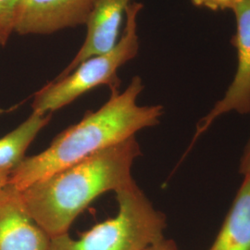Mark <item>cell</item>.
<instances>
[{
	"label": "cell",
	"instance_id": "obj_1",
	"mask_svg": "<svg viewBox=\"0 0 250 250\" xmlns=\"http://www.w3.org/2000/svg\"><path fill=\"white\" fill-rule=\"evenodd\" d=\"M143 89L142 79L134 76L123 93L111 91L110 98L99 109L87 112L78 124L58 134L44 151L26 157L11 170L9 185L22 191L37 181L135 136L143 129L159 125L164 113L161 105L137 104Z\"/></svg>",
	"mask_w": 250,
	"mask_h": 250
},
{
	"label": "cell",
	"instance_id": "obj_2",
	"mask_svg": "<svg viewBox=\"0 0 250 250\" xmlns=\"http://www.w3.org/2000/svg\"><path fill=\"white\" fill-rule=\"evenodd\" d=\"M141 155L133 136L21 191L32 218L50 238L69 233L74 220L97 197L134 183L132 167Z\"/></svg>",
	"mask_w": 250,
	"mask_h": 250
},
{
	"label": "cell",
	"instance_id": "obj_3",
	"mask_svg": "<svg viewBox=\"0 0 250 250\" xmlns=\"http://www.w3.org/2000/svg\"><path fill=\"white\" fill-rule=\"evenodd\" d=\"M116 194L118 214L79 238L69 233L51 238L47 250H145L164 238L166 216L156 209L134 182Z\"/></svg>",
	"mask_w": 250,
	"mask_h": 250
},
{
	"label": "cell",
	"instance_id": "obj_4",
	"mask_svg": "<svg viewBox=\"0 0 250 250\" xmlns=\"http://www.w3.org/2000/svg\"><path fill=\"white\" fill-rule=\"evenodd\" d=\"M142 9L141 3L134 2L129 5L124 33L112 49L90 57L72 72L38 90L32 104L33 111L41 114L52 113L100 85H107L111 91L119 90V69L134 59L139 51L137 18Z\"/></svg>",
	"mask_w": 250,
	"mask_h": 250
},
{
	"label": "cell",
	"instance_id": "obj_5",
	"mask_svg": "<svg viewBox=\"0 0 250 250\" xmlns=\"http://www.w3.org/2000/svg\"><path fill=\"white\" fill-rule=\"evenodd\" d=\"M232 10L236 21L232 45L236 49L237 68L223 99L197 123L192 145L218 118L231 112L241 115L250 113V0H237Z\"/></svg>",
	"mask_w": 250,
	"mask_h": 250
},
{
	"label": "cell",
	"instance_id": "obj_6",
	"mask_svg": "<svg viewBox=\"0 0 250 250\" xmlns=\"http://www.w3.org/2000/svg\"><path fill=\"white\" fill-rule=\"evenodd\" d=\"M96 0H20L15 33L50 35L86 24Z\"/></svg>",
	"mask_w": 250,
	"mask_h": 250
},
{
	"label": "cell",
	"instance_id": "obj_7",
	"mask_svg": "<svg viewBox=\"0 0 250 250\" xmlns=\"http://www.w3.org/2000/svg\"><path fill=\"white\" fill-rule=\"evenodd\" d=\"M51 238L27 209L21 191L0 190V250H47Z\"/></svg>",
	"mask_w": 250,
	"mask_h": 250
},
{
	"label": "cell",
	"instance_id": "obj_8",
	"mask_svg": "<svg viewBox=\"0 0 250 250\" xmlns=\"http://www.w3.org/2000/svg\"><path fill=\"white\" fill-rule=\"evenodd\" d=\"M132 0H96L87 20V33L79 51L57 78L72 72L90 57L112 49L120 40V31Z\"/></svg>",
	"mask_w": 250,
	"mask_h": 250
},
{
	"label": "cell",
	"instance_id": "obj_9",
	"mask_svg": "<svg viewBox=\"0 0 250 250\" xmlns=\"http://www.w3.org/2000/svg\"><path fill=\"white\" fill-rule=\"evenodd\" d=\"M208 250H250V178H244Z\"/></svg>",
	"mask_w": 250,
	"mask_h": 250
},
{
	"label": "cell",
	"instance_id": "obj_10",
	"mask_svg": "<svg viewBox=\"0 0 250 250\" xmlns=\"http://www.w3.org/2000/svg\"><path fill=\"white\" fill-rule=\"evenodd\" d=\"M51 117L52 113L33 111L22 124L0 138V170L11 171L26 158L27 148L50 122Z\"/></svg>",
	"mask_w": 250,
	"mask_h": 250
},
{
	"label": "cell",
	"instance_id": "obj_11",
	"mask_svg": "<svg viewBox=\"0 0 250 250\" xmlns=\"http://www.w3.org/2000/svg\"><path fill=\"white\" fill-rule=\"evenodd\" d=\"M20 0H0V45H7L12 33H15V23Z\"/></svg>",
	"mask_w": 250,
	"mask_h": 250
},
{
	"label": "cell",
	"instance_id": "obj_12",
	"mask_svg": "<svg viewBox=\"0 0 250 250\" xmlns=\"http://www.w3.org/2000/svg\"><path fill=\"white\" fill-rule=\"evenodd\" d=\"M192 4L197 8H205L212 11L232 9L237 0H191Z\"/></svg>",
	"mask_w": 250,
	"mask_h": 250
},
{
	"label": "cell",
	"instance_id": "obj_13",
	"mask_svg": "<svg viewBox=\"0 0 250 250\" xmlns=\"http://www.w3.org/2000/svg\"><path fill=\"white\" fill-rule=\"evenodd\" d=\"M239 173L244 178H250V140L246 146L239 164Z\"/></svg>",
	"mask_w": 250,
	"mask_h": 250
},
{
	"label": "cell",
	"instance_id": "obj_14",
	"mask_svg": "<svg viewBox=\"0 0 250 250\" xmlns=\"http://www.w3.org/2000/svg\"><path fill=\"white\" fill-rule=\"evenodd\" d=\"M145 250H179L177 244L172 239L162 238L160 241L156 242L146 248Z\"/></svg>",
	"mask_w": 250,
	"mask_h": 250
},
{
	"label": "cell",
	"instance_id": "obj_15",
	"mask_svg": "<svg viewBox=\"0 0 250 250\" xmlns=\"http://www.w3.org/2000/svg\"><path fill=\"white\" fill-rule=\"evenodd\" d=\"M10 170H0V190L9 184Z\"/></svg>",
	"mask_w": 250,
	"mask_h": 250
}]
</instances>
